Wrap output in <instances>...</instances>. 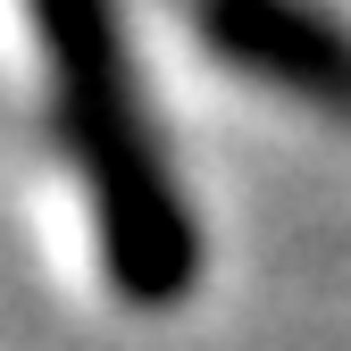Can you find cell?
Returning a JSON list of instances; mask_svg holds the SVG:
<instances>
[{
  "label": "cell",
  "mask_w": 351,
  "mask_h": 351,
  "mask_svg": "<svg viewBox=\"0 0 351 351\" xmlns=\"http://www.w3.org/2000/svg\"><path fill=\"white\" fill-rule=\"evenodd\" d=\"M42 34V75H51L59 134L93 184L101 268L134 310H167L201 276V226L167 176V151L151 134L143 75L125 59L117 0H25Z\"/></svg>",
  "instance_id": "1"
},
{
  "label": "cell",
  "mask_w": 351,
  "mask_h": 351,
  "mask_svg": "<svg viewBox=\"0 0 351 351\" xmlns=\"http://www.w3.org/2000/svg\"><path fill=\"white\" fill-rule=\"evenodd\" d=\"M201 42L226 67L276 84L351 125V25L310 0H201Z\"/></svg>",
  "instance_id": "2"
}]
</instances>
